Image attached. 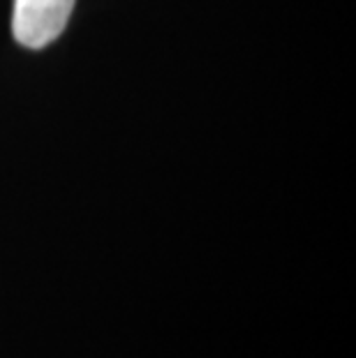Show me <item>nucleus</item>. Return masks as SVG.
Returning <instances> with one entry per match:
<instances>
[{
	"mask_svg": "<svg viewBox=\"0 0 356 358\" xmlns=\"http://www.w3.org/2000/svg\"><path fill=\"white\" fill-rule=\"evenodd\" d=\"M74 0H14L12 33L28 49H42L63 33Z\"/></svg>",
	"mask_w": 356,
	"mask_h": 358,
	"instance_id": "1",
	"label": "nucleus"
}]
</instances>
